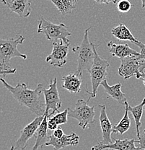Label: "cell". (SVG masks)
Listing matches in <instances>:
<instances>
[{
  "label": "cell",
  "instance_id": "cell-19",
  "mask_svg": "<svg viewBox=\"0 0 145 150\" xmlns=\"http://www.w3.org/2000/svg\"><path fill=\"white\" fill-rule=\"evenodd\" d=\"M111 33L113 36L119 40H128L134 44H137L139 42V40H137L134 36L130 30L123 23H119L118 26L113 28L111 30Z\"/></svg>",
  "mask_w": 145,
  "mask_h": 150
},
{
  "label": "cell",
  "instance_id": "cell-10",
  "mask_svg": "<svg viewBox=\"0 0 145 150\" xmlns=\"http://www.w3.org/2000/svg\"><path fill=\"white\" fill-rule=\"evenodd\" d=\"M43 93L44 95L46 103V112H48L49 110H52V114L59 112V109L62 107V102L59 97V90L57 88V78H54V80L51 81L49 88H43Z\"/></svg>",
  "mask_w": 145,
  "mask_h": 150
},
{
  "label": "cell",
  "instance_id": "cell-9",
  "mask_svg": "<svg viewBox=\"0 0 145 150\" xmlns=\"http://www.w3.org/2000/svg\"><path fill=\"white\" fill-rule=\"evenodd\" d=\"M140 63L137 56H128L121 59V65L118 68V74L124 79L135 76L137 79H141L142 72L139 70Z\"/></svg>",
  "mask_w": 145,
  "mask_h": 150
},
{
  "label": "cell",
  "instance_id": "cell-4",
  "mask_svg": "<svg viewBox=\"0 0 145 150\" xmlns=\"http://www.w3.org/2000/svg\"><path fill=\"white\" fill-rule=\"evenodd\" d=\"M90 28L91 27L85 30L81 44L72 48V51L77 56V68L76 72L81 76L84 71L87 70L88 71L90 69L94 62L95 52L93 50V43H90L88 35Z\"/></svg>",
  "mask_w": 145,
  "mask_h": 150
},
{
  "label": "cell",
  "instance_id": "cell-26",
  "mask_svg": "<svg viewBox=\"0 0 145 150\" xmlns=\"http://www.w3.org/2000/svg\"><path fill=\"white\" fill-rule=\"evenodd\" d=\"M138 139V143L139 144V147L141 148V149L145 150V129L140 133V136Z\"/></svg>",
  "mask_w": 145,
  "mask_h": 150
},
{
  "label": "cell",
  "instance_id": "cell-11",
  "mask_svg": "<svg viewBox=\"0 0 145 150\" xmlns=\"http://www.w3.org/2000/svg\"><path fill=\"white\" fill-rule=\"evenodd\" d=\"M98 108L100 109V125L103 134V141L100 142L103 144H112L114 142V139H113L111 137V134H113V126L112 125L111 122H110L107 115L106 107H105V105L99 104Z\"/></svg>",
  "mask_w": 145,
  "mask_h": 150
},
{
  "label": "cell",
  "instance_id": "cell-1",
  "mask_svg": "<svg viewBox=\"0 0 145 150\" xmlns=\"http://www.w3.org/2000/svg\"><path fill=\"white\" fill-rule=\"evenodd\" d=\"M0 80L20 105L27 107L29 110L37 116L44 115L46 112V103L41 100V94L44 88L43 84H38L35 90H30L25 83H18L15 87H13L7 83L3 78H1Z\"/></svg>",
  "mask_w": 145,
  "mask_h": 150
},
{
  "label": "cell",
  "instance_id": "cell-16",
  "mask_svg": "<svg viewBox=\"0 0 145 150\" xmlns=\"http://www.w3.org/2000/svg\"><path fill=\"white\" fill-rule=\"evenodd\" d=\"M100 85L103 86L104 91L109 97L116 100L120 105H125L126 103L128 100L126 95L121 90L122 84L118 83L114 84V85H109L107 82V79H104L101 82Z\"/></svg>",
  "mask_w": 145,
  "mask_h": 150
},
{
  "label": "cell",
  "instance_id": "cell-8",
  "mask_svg": "<svg viewBox=\"0 0 145 150\" xmlns=\"http://www.w3.org/2000/svg\"><path fill=\"white\" fill-rule=\"evenodd\" d=\"M45 114L41 116H37L32 122L25 126L20 131V135L18 140L13 144L11 150H25L28 145V142L31 137H34L38 130V127L41 124Z\"/></svg>",
  "mask_w": 145,
  "mask_h": 150
},
{
  "label": "cell",
  "instance_id": "cell-14",
  "mask_svg": "<svg viewBox=\"0 0 145 150\" xmlns=\"http://www.w3.org/2000/svg\"><path fill=\"white\" fill-rule=\"evenodd\" d=\"M79 142V137L74 132H71L70 135L64 134L62 138H56L54 135H50L46 146H52L55 150H60L66 146H77Z\"/></svg>",
  "mask_w": 145,
  "mask_h": 150
},
{
  "label": "cell",
  "instance_id": "cell-31",
  "mask_svg": "<svg viewBox=\"0 0 145 150\" xmlns=\"http://www.w3.org/2000/svg\"><path fill=\"white\" fill-rule=\"evenodd\" d=\"M141 2H142V8L145 9V0H141Z\"/></svg>",
  "mask_w": 145,
  "mask_h": 150
},
{
  "label": "cell",
  "instance_id": "cell-12",
  "mask_svg": "<svg viewBox=\"0 0 145 150\" xmlns=\"http://www.w3.org/2000/svg\"><path fill=\"white\" fill-rule=\"evenodd\" d=\"M138 143V140L134 139H114V142L109 144H103L98 142V144L95 145L91 148V150H141L139 146H136L135 144Z\"/></svg>",
  "mask_w": 145,
  "mask_h": 150
},
{
  "label": "cell",
  "instance_id": "cell-7",
  "mask_svg": "<svg viewBox=\"0 0 145 150\" xmlns=\"http://www.w3.org/2000/svg\"><path fill=\"white\" fill-rule=\"evenodd\" d=\"M70 43H64L63 40L54 42L53 50L46 58V62L58 68H62L66 64Z\"/></svg>",
  "mask_w": 145,
  "mask_h": 150
},
{
  "label": "cell",
  "instance_id": "cell-5",
  "mask_svg": "<svg viewBox=\"0 0 145 150\" xmlns=\"http://www.w3.org/2000/svg\"><path fill=\"white\" fill-rule=\"evenodd\" d=\"M38 33L44 34L48 40L57 41L59 40H63L64 43L71 44V42L68 39V37L71 35V33L69 31L67 26L62 23L54 24L46 20L43 16H40Z\"/></svg>",
  "mask_w": 145,
  "mask_h": 150
},
{
  "label": "cell",
  "instance_id": "cell-27",
  "mask_svg": "<svg viewBox=\"0 0 145 150\" xmlns=\"http://www.w3.org/2000/svg\"><path fill=\"white\" fill-rule=\"evenodd\" d=\"M53 135H54V137L56 138H62L64 134V131L61 128H57L54 131V133H53Z\"/></svg>",
  "mask_w": 145,
  "mask_h": 150
},
{
  "label": "cell",
  "instance_id": "cell-24",
  "mask_svg": "<svg viewBox=\"0 0 145 150\" xmlns=\"http://www.w3.org/2000/svg\"><path fill=\"white\" fill-rule=\"evenodd\" d=\"M132 8V4L129 0H120L117 3V9L122 13L128 12Z\"/></svg>",
  "mask_w": 145,
  "mask_h": 150
},
{
  "label": "cell",
  "instance_id": "cell-25",
  "mask_svg": "<svg viewBox=\"0 0 145 150\" xmlns=\"http://www.w3.org/2000/svg\"><path fill=\"white\" fill-rule=\"evenodd\" d=\"M136 45L139 47L140 49H141L139 52V56H137V58L141 62H145V43H143L141 41H139Z\"/></svg>",
  "mask_w": 145,
  "mask_h": 150
},
{
  "label": "cell",
  "instance_id": "cell-22",
  "mask_svg": "<svg viewBox=\"0 0 145 150\" xmlns=\"http://www.w3.org/2000/svg\"><path fill=\"white\" fill-rule=\"evenodd\" d=\"M129 102H126L125 104V113L122 119L120 121L119 123L113 127V134H118L123 135L126 131L129 130L131 127V119L129 116Z\"/></svg>",
  "mask_w": 145,
  "mask_h": 150
},
{
  "label": "cell",
  "instance_id": "cell-13",
  "mask_svg": "<svg viewBox=\"0 0 145 150\" xmlns=\"http://www.w3.org/2000/svg\"><path fill=\"white\" fill-rule=\"evenodd\" d=\"M1 2L12 12L22 18L29 17L31 13V3L30 0H1Z\"/></svg>",
  "mask_w": 145,
  "mask_h": 150
},
{
  "label": "cell",
  "instance_id": "cell-29",
  "mask_svg": "<svg viewBox=\"0 0 145 150\" xmlns=\"http://www.w3.org/2000/svg\"><path fill=\"white\" fill-rule=\"evenodd\" d=\"M145 69V62H141L140 63V68L139 70L141 72H144Z\"/></svg>",
  "mask_w": 145,
  "mask_h": 150
},
{
  "label": "cell",
  "instance_id": "cell-3",
  "mask_svg": "<svg viewBox=\"0 0 145 150\" xmlns=\"http://www.w3.org/2000/svg\"><path fill=\"white\" fill-rule=\"evenodd\" d=\"M98 46L99 45L93 43V46L95 52L94 62L90 69L88 71L90 75V79H91L92 92H90L87 89H85V91L90 95L87 102L90 101L92 98H95L96 97L98 87L101 84V82L104 79H106L108 75L107 70L108 68L110 67V63L108 62V60L101 58L98 54V51H97V48Z\"/></svg>",
  "mask_w": 145,
  "mask_h": 150
},
{
  "label": "cell",
  "instance_id": "cell-18",
  "mask_svg": "<svg viewBox=\"0 0 145 150\" xmlns=\"http://www.w3.org/2000/svg\"><path fill=\"white\" fill-rule=\"evenodd\" d=\"M48 112H45V116L42 121L41 124L38 127V130L36 131V133L35 134V143L34 146H33L31 150H38L39 148H43L44 145H46V143L48 141Z\"/></svg>",
  "mask_w": 145,
  "mask_h": 150
},
{
  "label": "cell",
  "instance_id": "cell-21",
  "mask_svg": "<svg viewBox=\"0 0 145 150\" xmlns=\"http://www.w3.org/2000/svg\"><path fill=\"white\" fill-rule=\"evenodd\" d=\"M56 6L62 15L71 14L77 7V0H49Z\"/></svg>",
  "mask_w": 145,
  "mask_h": 150
},
{
  "label": "cell",
  "instance_id": "cell-15",
  "mask_svg": "<svg viewBox=\"0 0 145 150\" xmlns=\"http://www.w3.org/2000/svg\"><path fill=\"white\" fill-rule=\"evenodd\" d=\"M109 52L114 57L121 59L128 56H139V53L134 49H132L128 44H116L110 41L108 43Z\"/></svg>",
  "mask_w": 145,
  "mask_h": 150
},
{
  "label": "cell",
  "instance_id": "cell-28",
  "mask_svg": "<svg viewBox=\"0 0 145 150\" xmlns=\"http://www.w3.org/2000/svg\"><path fill=\"white\" fill-rule=\"evenodd\" d=\"M98 4H108L109 3H113V4H117L120 0H94Z\"/></svg>",
  "mask_w": 145,
  "mask_h": 150
},
{
  "label": "cell",
  "instance_id": "cell-17",
  "mask_svg": "<svg viewBox=\"0 0 145 150\" xmlns=\"http://www.w3.org/2000/svg\"><path fill=\"white\" fill-rule=\"evenodd\" d=\"M62 87L71 93H79L81 91L82 84V76L76 71L64 76L62 78Z\"/></svg>",
  "mask_w": 145,
  "mask_h": 150
},
{
  "label": "cell",
  "instance_id": "cell-30",
  "mask_svg": "<svg viewBox=\"0 0 145 150\" xmlns=\"http://www.w3.org/2000/svg\"><path fill=\"white\" fill-rule=\"evenodd\" d=\"M141 79L143 80V83H144V86H145V71H144V72H142V76H141Z\"/></svg>",
  "mask_w": 145,
  "mask_h": 150
},
{
  "label": "cell",
  "instance_id": "cell-20",
  "mask_svg": "<svg viewBox=\"0 0 145 150\" xmlns=\"http://www.w3.org/2000/svg\"><path fill=\"white\" fill-rule=\"evenodd\" d=\"M69 108H66L63 112H57V114H48V127L49 130L54 131L58 128L59 125L65 124L68 121Z\"/></svg>",
  "mask_w": 145,
  "mask_h": 150
},
{
  "label": "cell",
  "instance_id": "cell-32",
  "mask_svg": "<svg viewBox=\"0 0 145 150\" xmlns=\"http://www.w3.org/2000/svg\"><path fill=\"white\" fill-rule=\"evenodd\" d=\"M144 110H145V107H144Z\"/></svg>",
  "mask_w": 145,
  "mask_h": 150
},
{
  "label": "cell",
  "instance_id": "cell-2",
  "mask_svg": "<svg viewBox=\"0 0 145 150\" xmlns=\"http://www.w3.org/2000/svg\"><path fill=\"white\" fill-rule=\"evenodd\" d=\"M25 38L20 34H17L15 37L0 40V73L6 76L14 74L16 69H12L9 65L12 58L20 57L23 59H27V56L18 51V46L24 42Z\"/></svg>",
  "mask_w": 145,
  "mask_h": 150
},
{
  "label": "cell",
  "instance_id": "cell-23",
  "mask_svg": "<svg viewBox=\"0 0 145 150\" xmlns=\"http://www.w3.org/2000/svg\"><path fill=\"white\" fill-rule=\"evenodd\" d=\"M145 107V97L143 99L142 102L137 105L132 107V106L129 105V111L132 112L134 118L136 123V130H137V137H139L140 136V126H141V118L142 117L143 111Z\"/></svg>",
  "mask_w": 145,
  "mask_h": 150
},
{
  "label": "cell",
  "instance_id": "cell-6",
  "mask_svg": "<svg viewBox=\"0 0 145 150\" xmlns=\"http://www.w3.org/2000/svg\"><path fill=\"white\" fill-rule=\"evenodd\" d=\"M87 103V101L79 99L76 103L74 110L69 108L68 115L77 120L78 125L82 129H87L95 122V106H89Z\"/></svg>",
  "mask_w": 145,
  "mask_h": 150
}]
</instances>
